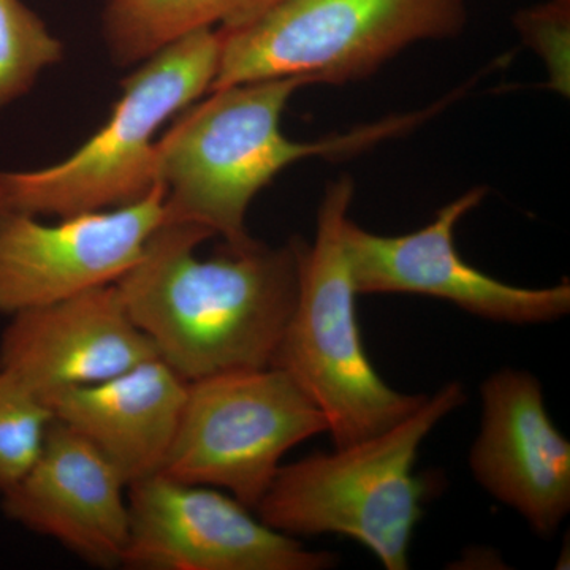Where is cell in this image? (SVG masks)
I'll return each instance as SVG.
<instances>
[{
  "label": "cell",
  "mask_w": 570,
  "mask_h": 570,
  "mask_svg": "<svg viewBox=\"0 0 570 570\" xmlns=\"http://www.w3.org/2000/svg\"><path fill=\"white\" fill-rule=\"evenodd\" d=\"M212 236L164 220L115 283L159 358L187 382L272 367L298 296L295 239L281 247L254 239L198 257Z\"/></svg>",
  "instance_id": "cell-1"
},
{
  "label": "cell",
  "mask_w": 570,
  "mask_h": 570,
  "mask_svg": "<svg viewBox=\"0 0 570 570\" xmlns=\"http://www.w3.org/2000/svg\"><path fill=\"white\" fill-rule=\"evenodd\" d=\"M306 78H273L225 86L179 112L156 142V181L164 187L167 223L200 225L225 245L254 242L247 209L288 165L311 157L341 159L400 137L455 102L461 91L407 115L389 116L317 141L285 137L281 119Z\"/></svg>",
  "instance_id": "cell-2"
},
{
  "label": "cell",
  "mask_w": 570,
  "mask_h": 570,
  "mask_svg": "<svg viewBox=\"0 0 570 570\" xmlns=\"http://www.w3.org/2000/svg\"><path fill=\"white\" fill-rule=\"evenodd\" d=\"M466 397L460 382H450L377 436L283 464L255 508L258 519L292 538L346 535L385 569H409L412 532L430 490L414 474L420 445Z\"/></svg>",
  "instance_id": "cell-3"
},
{
  "label": "cell",
  "mask_w": 570,
  "mask_h": 570,
  "mask_svg": "<svg viewBox=\"0 0 570 570\" xmlns=\"http://www.w3.org/2000/svg\"><path fill=\"white\" fill-rule=\"evenodd\" d=\"M355 184H326L314 242L295 238L298 296L273 367L285 371L325 415L335 448L377 436L417 411L428 395L397 392L379 376L356 324L344 227Z\"/></svg>",
  "instance_id": "cell-4"
},
{
  "label": "cell",
  "mask_w": 570,
  "mask_h": 570,
  "mask_svg": "<svg viewBox=\"0 0 570 570\" xmlns=\"http://www.w3.org/2000/svg\"><path fill=\"white\" fill-rule=\"evenodd\" d=\"M219 52L217 29H205L146 59L78 151L39 170L0 171V214L61 219L140 202L157 184V132L209 92Z\"/></svg>",
  "instance_id": "cell-5"
},
{
  "label": "cell",
  "mask_w": 570,
  "mask_h": 570,
  "mask_svg": "<svg viewBox=\"0 0 570 570\" xmlns=\"http://www.w3.org/2000/svg\"><path fill=\"white\" fill-rule=\"evenodd\" d=\"M466 0H275L249 21L217 29L212 89L273 78L365 80L419 41L452 39Z\"/></svg>",
  "instance_id": "cell-6"
},
{
  "label": "cell",
  "mask_w": 570,
  "mask_h": 570,
  "mask_svg": "<svg viewBox=\"0 0 570 570\" xmlns=\"http://www.w3.org/2000/svg\"><path fill=\"white\" fill-rule=\"evenodd\" d=\"M325 415L279 367L187 382L163 474L230 491L255 510L285 453L326 431Z\"/></svg>",
  "instance_id": "cell-7"
},
{
  "label": "cell",
  "mask_w": 570,
  "mask_h": 570,
  "mask_svg": "<svg viewBox=\"0 0 570 570\" xmlns=\"http://www.w3.org/2000/svg\"><path fill=\"white\" fill-rule=\"evenodd\" d=\"M122 564L140 570H326L336 554L307 550L213 487L156 474L129 487Z\"/></svg>",
  "instance_id": "cell-8"
},
{
  "label": "cell",
  "mask_w": 570,
  "mask_h": 570,
  "mask_svg": "<svg viewBox=\"0 0 570 570\" xmlns=\"http://www.w3.org/2000/svg\"><path fill=\"white\" fill-rule=\"evenodd\" d=\"M487 194L483 186L468 190L439 209L425 227L406 235L371 234L348 217L344 247L356 294L433 296L498 324H549L568 316L569 281L553 287H517L469 265L456 250V224Z\"/></svg>",
  "instance_id": "cell-9"
},
{
  "label": "cell",
  "mask_w": 570,
  "mask_h": 570,
  "mask_svg": "<svg viewBox=\"0 0 570 570\" xmlns=\"http://www.w3.org/2000/svg\"><path fill=\"white\" fill-rule=\"evenodd\" d=\"M159 183L132 205L40 223L28 214H0V314L50 305L118 283L164 223Z\"/></svg>",
  "instance_id": "cell-10"
},
{
  "label": "cell",
  "mask_w": 570,
  "mask_h": 570,
  "mask_svg": "<svg viewBox=\"0 0 570 570\" xmlns=\"http://www.w3.org/2000/svg\"><path fill=\"white\" fill-rule=\"evenodd\" d=\"M480 395L472 475L535 534L549 538L570 510V444L551 422L542 385L527 371L505 367L483 382Z\"/></svg>",
  "instance_id": "cell-11"
},
{
  "label": "cell",
  "mask_w": 570,
  "mask_h": 570,
  "mask_svg": "<svg viewBox=\"0 0 570 570\" xmlns=\"http://www.w3.org/2000/svg\"><path fill=\"white\" fill-rule=\"evenodd\" d=\"M0 366L37 396L96 384L157 355L116 284L10 316Z\"/></svg>",
  "instance_id": "cell-12"
},
{
  "label": "cell",
  "mask_w": 570,
  "mask_h": 570,
  "mask_svg": "<svg viewBox=\"0 0 570 570\" xmlns=\"http://www.w3.org/2000/svg\"><path fill=\"white\" fill-rule=\"evenodd\" d=\"M121 474L102 453L52 420L39 459L2 494L9 519L100 568L121 566L129 502Z\"/></svg>",
  "instance_id": "cell-13"
},
{
  "label": "cell",
  "mask_w": 570,
  "mask_h": 570,
  "mask_svg": "<svg viewBox=\"0 0 570 570\" xmlns=\"http://www.w3.org/2000/svg\"><path fill=\"white\" fill-rule=\"evenodd\" d=\"M186 392L187 381L154 356L107 381L59 390L45 403L110 461L129 489L164 471Z\"/></svg>",
  "instance_id": "cell-14"
},
{
  "label": "cell",
  "mask_w": 570,
  "mask_h": 570,
  "mask_svg": "<svg viewBox=\"0 0 570 570\" xmlns=\"http://www.w3.org/2000/svg\"><path fill=\"white\" fill-rule=\"evenodd\" d=\"M275 0H108L104 36L112 61L137 66L168 45L249 21Z\"/></svg>",
  "instance_id": "cell-15"
},
{
  "label": "cell",
  "mask_w": 570,
  "mask_h": 570,
  "mask_svg": "<svg viewBox=\"0 0 570 570\" xmlns=\"http://www.w3.org/2000/svg\"><path fill=\"white\" fill-rule=\"evenodd\" d=\"M63 48L22 0H0V110L31 91L39 75L61 61Z\"/></svg>",
  "instance_id": "cell-16"
},
{
  "label": "cell",
  "mask_w": 570,
  "mask_h": 570,
  "mask_svg": "<svg viewBox=\"0 0 570 570\" xmlns=\"http://www.w3.org/2000/svg\"><path fill=\"white\" fill-rule=\"evenodd\" d=\"M52 420L47 403L0 366V493L39 459Z\"/></svg>",
  "instance_id": "cell-17"
},
{
  "label": "cell",
  "mask_w": 570,
  "mask_h": 570,
  "mask_svg": "<svg viewBox=\"0 0 570 570\" xmlns=\"http://www.w3.org/2000/svg\"><path fill=\"white\" fill-rule=\"evenodd\" d=\"M517 31L528 47L538 52L549 70L554 92H570V2L547 0L520 10L513 18Z\"/></svg>",
  "instance_id": "cell-18"
},
{
  "label": "cell",
  "mask_w": 570,
  "mask_h": 570,
  "mask_svg": "<svg viewBox=\"0 0 570 570\" xmlns=\"http://www.w3.org/2000/svg\"><path fill=\"white\" fill-rule=\"evenodd\" d=\"M568 2H570V0H568Z\"/></svg>",
  "instance_id": "cell-19"
}]
</instances>
